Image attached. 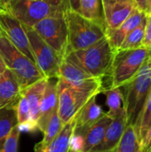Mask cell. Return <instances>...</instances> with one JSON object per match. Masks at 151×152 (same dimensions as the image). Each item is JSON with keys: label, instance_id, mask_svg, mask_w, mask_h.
Instances as JSON below:
<instances>
[{"label": "cell", "instance_id": "12", "mask_svg": "<svg viewBox=\"0 0 151 152\" xmlns=\"http://www.w3.org/2000/svg\"><path fill=\"white\" fill-rule=\"evenodd\" d=\"M57 77L48 78L44 95L41 100L39 118L36 123V127L42 133L54 112L58 110V93H57Z\"/></svg>", "mask_w": 151, "mask_h": 152}, {"label": "cell", "instance_id": "13", "mask_svg": "<svg viewBox=\"0 0 151 152\" xmlns=\"http://www.w3.org/2000/svg\"><path fill=\"white\" fill-rule=\"evenodd\" d=\"M126 126V115L123 108V110L112 118L101 143L96 146L91 152L107 151L114 150L117 146L120 139L122 138Z\"/></svg>", "mask_w": 151, "mask_h": 152}, {"label": "cell", "instance_id": "15", "mask_svg": "<svg viewBox=\"0 0 151 152\" xmlns=\"http://www.w3.org/2000/svg\"><path fill=\"white\" fill-rule=\"evenodd\" d=\"M148 14L135 9L133 12L117 28L115 29H106V37L109 39L111 46L117 50L122 45L126 36L139 26Z\"/></svg>", "mask_w": 151, "mask_h": 152}, {"label": "cell", "instance_id": "4", "mask_svg": "<svg viewBox=\"0 0 151 152\" xmlns=\"http://www.w3.org/2000/svg\"><path fill=\"white\" fill-rule=\"evenodd\" d=\"M0 56L15 77L21 91L44 77L36 64L20 52L3 34L0 35Z\"/></svg>", "mask_w": 151, "mask_h": 152}, {"label": "cell", "instance_id": "5", "mask_svg": "<svg viewBox=\"0 0 151 152\" xmlns=\"http://www.w3.org/2000/svg\"><path fill=\"white\" fill-rule=\"evenodd\" d=\"M150 55L151 51L143 46L130 50L117 49L109 75L111 77L109 88H119L128 83Z\"/></svg>", "mask_w": 151, "mask_h": 152}, {"label": "cell", "instance_id": "26", "mask_svg": "<svg viewBox=\"0 0 151 152\" xmlns=\"http://www.w3.org/2000/svg\"><path fill=\"white\" fill-rule=\"evenodd\" d=\"M146 20H147V16L139 26H137L133 30H132L126 36V37L125 38V40L123 41L122 45L118 49L130 50V49H136L142 46Z\"/></svg>", "mask_w": 151, "mask_h": 152}, {"label": "cell", "instance_id": "20", "mask_svg": "<svg viewBox=\"0 0 151 152\" xmlns=\"http://www.w3.org/2000/svg\"><path fill=\"white\" fill-rule=\"evenodd\" d=\"M18 100L0 109V152L3 150L7 135L11 130L18 125L16 113Z\"/></svg>", "mask_w": 151, "mask_h": 152}, {"label": "cell", "instance_id": "42", "mask_svg": "<svg viewBox=\"0 0 151 152\" xmlns=\"http://www.w3.org/2000/svg\"><path fill=\"white\" fill-rule=\"evenodd\" d=\"M8 1H9V0H4V2H5V4H6V3H7Z\"/></svg>", "mask_w": 151, "mask_h": 152}, {"label": "cell", "instance_id": "2", "mask_svg": "<svg viewBox=\"0 0 151 152\" xmlns=\"http://www.w3.org/2000/svg\"><path fill=\"white\" fill-rule=\"evenodd\" d=\"M127 125L134 126L151 89V55L138 73L120 87Z\"/></svg>", "mask_w": 151, "mask_h": 152}, {"label": "cell", "instance_id": "8", "mask_svg": "<svg viewBox=\"0 0 151 152\" xmlns=\"http://www.w3.org/2000/svg\"><path fill=\"white\" fill-rule=\"evenodd\" d=\"M58 115L62 125L76 118L85 103L93 96L98 95L96 92L82 91L72 88L58 79Z\"/></svg>", "mask_w": 151, "mask_h": 152}, {"label": "cell", "instance_id": "3", "mask_svg": "<svg viewBox=\"0 0 151 152\" xmlns=\"http://www.w3.org/2000/svg\"><path fill=\"white\" fill-rule=\"evenodd\" d=\"M63 14L68 35L67 53L85 49L106 36L105 25L88 20L77 12L64 11Z\"/></svg>", "mask_w": 151, "mask_h": 152}, {"label": "cell", "instance_id": "17", "mask_svg": "<svg viewBox=\"0 0 151 152\" xmlns=\"http://www.w3.org/2000/svg\"><path fill=\"white\" fill-rule=\"evenodd\" d=\"M20 92L15 77L6 68L4 72L0 75V109L18 100Z\"/></svg>", "mask_w": 151, "mask_h": 152}, {"label": "cell", "instance_id": "1", "mask_svg": "<svg viewBox=\"0 0 151 152\" xmlns=\"http://www.w3.org/2000/svg\"><path fill=\"white\" fill-rule=\"evenodd\" d=\"M116 52L117 50L111 46L105 36L85 49L67 53L63 59L75 64L91 76L102 78L110 75Z\"/></svg>", "mask_w": 151, "mask_h": 152}, {"label": "cell", "instance_id": "19", "mask_svg": "<svg viewBox=\"0 0 151 152\" xmlns=\"http://www.w3.org/2000/svg\"><path fill=\"white\" fill-rule=\"evenodd\" d=\"M112 118L107 113L97 122L92 125L84 134L85 147L83 152H91L102 141L106 130L110 124Z\"/></svg>", "mask_w": 151, "mask_h": 152}, {"label": "cell", "instance_id": "28", "mask_svg": "<svg viewBox=\"0 0 151 152\" xmlns=\"http://www.w3.org/2000/svg\"><path fill=\"white\" fill-rule=\"evenodd\" d=\"M16 113H17L18 124L28 122V121H31L29 105H28V102L26 97L21 94V92H20V95L19 97V100L17 102Z\"/></svg>", "mask_w": 151, "mask_h": 152}, {"label": "cell", "instance_id": "29", "mask_svg": "<svg viewBox=\"0 0 151 152\" xmlns=\"http://www.w3.org/2000/svg\"><path fill=\"white\" fill-rule=\"evenodd\" d=\"M20 134V132L19 131L17 126H14L7 135L1 152H18V143H19Z\"/></svg>", "mask_w": 151, "mask_h": 152}, {"label": "cell", "instance_id": "34", "mask_svg": "<svg viewBox=\"0 0 151 152\" xmlns=\"http://www.w3.org/2000/svg\"><path fill=\"white\" fill-rule=\"evenodd\" d=\"M17 127L20 133H29V132H34L36 129H37L36 125L31 121L20 123L17 125Z\"/></svg>", "mask_w": 151, "mask_h": 152}, {"label": "cell", "instance_id": "11", "mask_svg": "<svg viewBox=\"0 0 151 152\" xmlns=\"http://www.w3.org/2000/svg\"><path fill=\"white\" fill-rule=\"evenodd\" d=\"M0 30L20 52L35 62L23 24L7 10H0Z\"/></svg>", "mask_w": 151, "mask_h": 152}, {"label": "cell", "instance_id": "37", "mask_svg": "<svg viewBox=\"0 0 151 152\" xmlns=\"http://www.w3.org/2000/svg\"><path fill=\"white\" fill-rule=\"evenodd\" d=\"M34 152H44V148L43 147V145H42L41 142H38V143L36 145L35 150H34Z\"/></svg>", "mask_w": 151, "mask_h": 152}, {"label": "cell", "instance_id": "23", "mask_svg": "<svg viewBox=\"0 0 151 152\" xmlns=\"http://www.w3.org/2000/svg\"><path fill=\"white\" fill-rule=\"evenodd\" d=\"M151 127V89L147 100L143 105V108L141 111V114L137 119L136 124L134 125L133 128L135 130L137 138L141 142L144 139L147 132Z\"/></svg>", "mask_w": 151, "mask_h": 152}, {"label": "cell", "instance_id": "14", "mask_svg": "<svg viewBox=\"0 0 151 152\" xmlns=\"http://www.w3.org/2000/svg\"><path fill=\"white\" fill-rule=\"evenodd\" d=\"M136 9L133 0L117 2L103 6L106 29L117 28Z\"/></svg>", "mask_w": 151, "mask_h": 152}, {"label": "cell", "instance_id": "36", "mask_svg": "<svg viewBox=\"0 0 151 152\" xmlns=\"http://www.w3.org/2000/svg\"><path fill=\"white\" fill-rule=\"evenodd\" d=\"M102 1V5H109V4H112L117 2H124V1H131V0H101Z\"/></svg>", "mask_w": 151, "mask_h": 152}, {"label": "cell", "instance_id": "21", "mask_svg": "<svg viewBox=\"0 0 151 152\" xmlns=\"http://www.w3.org/2000/svg\"><path fill=\"white\" fill-rule=\"evenodd\" d=\"M76 129V118L63 125L59 134L44 149V152H69V142Z\"/></svg>", "mask_w": 151, "mask_h": 152}, {"label": "cell", "instance_id": "7", "mask_svg": "<svg viewBox=\"0 0 151 152\" xmlns=\"http://www.w3.org/2000/svg\"><path fill=\"white\" fill-rule=\"evenodd\" d=\"M32 28L63 60L66 55L68 46L67 26L63 11L42 19Z\"/></svg>", "mask_w": 151, "mask_h": 152}, {"label": "cell", "instance_id": "18", "mask_svg": "<svg viewBox=\"0 0 151 152\" xmlns=\"http://www.w3.org/2000/svg\"><path fill=\"white\" fill-rule=\"evenodd\" d=\"M47 79L48 78L44 77L21 91V94L26 97L29 105L31 121L36 125L39 118L41 100L44 93Z\"/></svg>", "mask_w": 151, "mask_h": 152}, {"label": "cell", "instance_id": "41", "mask_svg": "<svg viewBox=\"0 0 151 152\" xmlns=\"http://www.w3.org/2000/svg\"><path fill=\"white\" fill-rule=\"evenodd\" d=\"M99 152H115V149L111 150V151H99Z\"/></svg>", "mask_w": 151, "mask_h": 152}, {"label": "cell", "instance_id": "35", "mask_svg": "<svg viewBox=\"0 0 151 152\" xmlns=\"http://www.w3.org/2000/svg\"><path fill=\"white\" fill-rule=\"evenodd\" d=\"M136 9H138L139 11L146 13V14H150V3L149 0H133Z\"/></svg>", "mask_w": 151, "mask_h": 152}, {"label": "cell", "instance_id": "22", "mask_svg": "<svg viewBox=\"0 0 151 152\" xmlns=\"http://www.w3.org/2000/svg\"><path fill=\"white\" fill-rule=\"evenodd\" d=\"M79 13L88 20L105 25L101 0H80Z\"/></svg>", "mask_w": 151, "mask_h": 152}, {"label": "cell", "instance_id": "33", "mask_svg": "<svg viewBox=\"0 0 151 152\" xmlns=\"http://www.w3.org/2000/svg\"><path fill=\"white\" fill-rule=\"evenodd\" d=\"M141 152H151V127L141 142Z\"/></svg>", "mask_w": 151, "mask_h": 152}, {"label": "cell", "instance_id": "27", "mask_svg": "<svg viewBox=\"0 0 151 152\" xmlns=\"http://www.w3.org/2000/svg\"><path fill=\"white\" fill-rule=\"evenodd\" d=\"M63 125L61 122V119L59 118L58 112H54L53 114V116L51 117L44 134V138L41 141V143L43 145V147L45 149L48 144L53 141V139L59 134V132L61 130Z\"/></svg>", "mask_w": 151, "mask_h": 152}, {"label": "cell", "instance_id": "10", "mask_svg": "<svg viewBox=\"0 0 151 152\" xmlns=\"http://www.w3.org/2000/svg\"><path fill=\"white\" fill-rule=\"evenodd\" d=\"M58 79L61 80L69 86L89 92L101 93L102 88V78L94 77L78 68L75 64L63 59L60 64Z\"/></svg>", "mask_w": 151, "mask_h": 152}, {"label": "cell", "instance_id": "31", "mask_svg": "<svg viewBox=\"0 0 151 152\" xmlns=\"http://www.w3.org/2000/svg\"><path fill=\"white\" fill-rule=\"evenodd\" d=\"M142 46L151 51V14L147 15V20L144 29V37L142 41Z\"/></svg>", "mask_w": 151, "mask_h": 152}, {"label": "cell", "instance_id": "43", "mask_svg": "<svg viewBox=\"0 0 151 152\" xmlns=\"http://www.w3.org/2000/svg\"><path fill=\"white\" fill-rule=\"evenodd\" d=\"M0 35H1V30H0Z\"/></svg>", "mask_w": 151, "mask_h": 152}, {"label": "cell", "instance_id": "30", "mask_svg": "<svg viewBox=\"0 0 151 152\" xmlns=\"http://www.w3.org/2000/svg\"><path fill=\"white\" fill-rule=\"evenodd\" d=\"M85 147V139L82 134H76L71 136L69 142V151L83 152Z\"/></svg>", "mask_w": 151, "mask_h": 152}, {"label": "cell", "instance_id": "38", "mask_svg": "<svg viewBox=\"0 0 151 152\" xmlns=\"http://www.w3.org/2000/svg\"><path fill=\"white\" fill-rule=\"evenodd\" d=\"M5 69H6V66H5V64H4V62L3 59H2L1 56H0V75L3 74V73L4 72Z\"/></svg>", "mask_w": 151, "mask_h": 152}, {"label": "cell", "instance_id": "25", "mask_svg": "<svg viewBox=\"0 0 151 152\" xmlns=\"http://www.w3.org/2000/svg\"><path fill=\"white\" fill-rule=\"evenodd\" d=\"M106 95V104L109 107L107 115L111 118L123 110V94L119 88H109L101 91Z\"/></svg>", "mask_w": 151, "mask_h": 152}, {"label": "cell", "instance_id": "16", "mask_svg": "<svg viewBox=\"0 0 151 152\" xmlns=\"http://www.w3.org/2000/svg\"><path fill=\"white\" fill-rule=\"evenodd\" d=\"M96 96L97 95L92 97L76 117V134L84 135L85 132L92 125L106 114L101 107L96 103Z\"/></svg>", "mask_w": 151, "mask_h": 152}, {"label": "cell", "instance_id": "9", "mask_svg": "<svg viewBox=\"0 0 151 152\" xmlns=\"http://www.w3.org/2000/svg\"><path fill=\"white\" fill-rule=\"evenodd\" d=\"M23 27L29 41L35 62L40 71L46 78L58 77L59 68L62 59L40 37L32 27L24 24Z\"/></svg>", "mask_w": 151, "mask_h": 152}, {"label": "cell", "instance_id": "40", "mask_svg": "<svg viewBox=\"0 0 151 152\" xmlns=\"http://www.w3.org/2000/svg\"><path fill=\"white\" fill-rule=\"evenodd\" d=\"M150 3V14H151V0H149Z\"/></svg>", "mask_w": 151, "mask_h": 152}, {"label": "cell", "instance_id": "6", "mask_svg": "<svg viewBox=\"0 0 151 152\" xmlns=\"http://www.w3.org/2000/svg\"><path fill=\"white\" fill-rule=\"evenodd\" d=\"M5 9L28 27H33L49 15L63 11L60 0H9Z\"/></svg>", "mask_w": 151, "mask_h": 152}, {"label": "cell", "instance_id": "32", "mask_svg": "<svg viewBox=\"0 0 151 152\" xmlns=\"http://www.w3.org/2000/svg\"><path fill=\"white\" fill-rule=\"evenodd\" d=\"M61 8L64 11H74L79 12L80 0H60Z\"/></svg>", "mask_w": 151, "mask_h": 152}, {"label": "cell", "instance_id": "44", "mask_svg": "<svg viewBox=\"0 0 151 152\" xmlns=\"http://www.w3.org/2000/svg\"><path fill=\"white\" fill-rule=\"evenodd\" d=\"M69 152H72V151H69Z\"/></svg>", "mask_w": 151, "mask_h": 152}, {"label": "cell", "instance_id": "39", "mask_svg": "<svg viewBox=\"0 0 151 152\" xmlns=\"http://www.w3.org/2000/svg\"><path fill=\"white\" fill-rule=\"evenodd\" d=\"M0 10H6L4 0H0Z\"/></svg>", "mask_w": 151, "mask_h": 152}, {"label": "cell", "instance_id": "24", "mask_svg": "<svg viewBox=\"0 0 151 152\" xmlns=\"http://www.w3.org/2000/svg\"><path fill=\"white\" fill-rule=\"evenodd\" d=\"M115 152H141V144L133 126L127 125Z\"/></svg>", "mask_w": 151, "mask_h": 152}]
</instances>
